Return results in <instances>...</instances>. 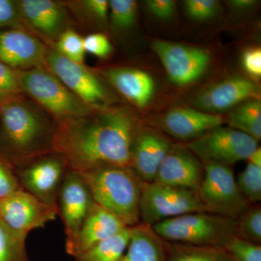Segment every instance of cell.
Returning a JSON list of instances; mask_svg holds the SVG:
<instances>
[{"label":"cell","mask_w":261,"mask_h":261,"mask_svg":"<svg viewBox=\"0 0 261 261\" xmlns=\"http://www.w3.org/2000/svg\"><path fill=\"white\" fill-rule=\"evenodd\" d=\"M55 123L54 152L68 169L82 173L102 166L130 168L139 128L127 110H95L87 116L55 119Z\"/></svg>","instance_id":"6da1fadb"},{"label":"cell","mask_w":261,"mask_h":261,"mask_svg":"<svg viewBox=\"0 0 261 261\" xmlns=\"http://www.w3.org/2000/svg\"><path fill=\"white\" fill-rule=\"evenodd\" d=\"M55 119L21 94L0 102V159L18 166L55 153Z\"/></svg>","instance_id":"7a4b0ae2"},{"label":"cell","mask_w":261,"mask_h":261,"mask_svg":"<svg viewBox=\"0 0 261 261\" xmlns=\"http://www.w3.org/2000/svg\"><path fill=\"white\" fill-rule=\"evenodd\" d=\"M80 173L96 204L119 218L127 226L140 224L144 182L132 168L102 166Z\"/></svg>","instance_id":"3957f363"},{"label":"cell","mask_w":261,"mask_h":261,"mask_svg":"<svg viewBox=\"0 0 261 261\" xmlns=\"http://www.w3.org/2000/svg\"><path fill=\"white\" fill-rule=\"evenodd\" d=\"M166 243L222 247L238 237L237 219L207 212L182 215L152 226Z\"/></svg>","instance_id":"277c9868"},{"label":"cell","mask_w":261,"mask_h":261,"mask_svg":"<svg viewBox=\"0 0 261 261\" xmlns=\"http://www.w3.org/2000/svg\"><path fill=\"white\" fill-rule=\"evenodd\" d=\"M16 72L23 94L54 119L87 116L97 110L81 100L44 66Z\"/></svg>","instance_id":"5b68a950"},{"label":"cell","mask_w":261,"mask_h":261,"mask_svg":"<svg viewBox=\"0 0 261 261\" xmlns=\"http://www.w3.org/2000/svg\"><path fill=\"white\" fill-rule=\"evenodd\" d=\"M197 189L198 196L207 213L238 219L250 204L239 190L231 166L207 163Z\"/></svg>","instance_id":"8992f818"},{"label":"cell","mask_w":261,"mask_h":261,"mask_svg":"<svg viewBox=\"0 0 261 261\" xmlns=\"http://www.w3.org/2000/svg\"><path fill=\"white\" fill-rule=\"evenodd\" d=\"M207 212L197 192L153 181L143 183L140 203L142 224L153 226L182 215Z\"/></svg>","instance_id":"52a82bcc"},{"label":"cell","mask_w":261,"mask_h":261,"mask_svg":"<svg viewBox=\"0 0 261 261\" xmlns=\"http://www.w3.org/2000/svg\"><path fill=\"white\" fill-rule=\"evenodd\" d=\"M186 146L203 165L219 163L231 166L247 160L258 147V140L231 127L219 126Z\"/></svg>","instance_id":"ba28073f"},{"label":"cell","mask_w":261,"mask_h":261,"mask_svg":"<svg viewBox=\"0 0 261 261\" xmlns=\"http://www.w3.org/2000/svg\"><path fill=\"white\" fill-rule=\"evenodd\" d=\"M45 68L91 108L103 109L111 102L109 92L97 75L84 64L65 58L53 45L49 47Z\"/></svg>","instance_id":"9c48e42d"},{"label":"cell","mask_w":261,"mask_h":261,"mask_svg":"<svg viewBox=\"0 0 261 261\" xmlns=\"http://www.w3.org/2000/svg\"><path fill=\"white\" fill-rule=\"evenodd\" d=\"M152 48L162 62L168 78L177 86L190 85L208 69L211 55L202 48L158 40Z\"/></svg>","instance_id":"30bf717a"},{"label":"cell","mask_w":261,"mask_h":261,"mask_svg":"<svg viewBox=\"0 0 261 261\" xmlns=\"http://www.w3.org/2000/svg\"><path fill=\"white\" fill-rule=\"evenodd\" d=\"M68 169L61 155L47 154L21 166L19 183L23 190L58 210V194Z\"/></svg>","instance_id":"8fae6325"},{"label":"cell","mask_w":261,"mask_h":261,"mask_svg":"<svg viewBox=\"0 0 261 261\" xmlns=\"http://www.w3.org/2000/svg\"><path fill=\"white\" fill-rule=\"evenodd\" d=\"M56 208L23 189L0 201V220L13 232L27 238L30 231L56 219Z\"/></svg>","instance_id":"7c38bea8"},{"label":"cell","mask_w":261,"mask_h":261,"mask_svg":"<svg viewBox=\"0 0 261 261\" xmlns=\"http://www.w3.org/2000/svg\"><path fill=\"white\" fill-rule=\"evenodd\" d=\"M94 203L92 194L82 175L68 169L58 197V214H61L64 224L66 245L76 238Z\"/></svg>","instance_id":"4fadbf2b"},{"label":"cell","mask_w":261,"mask_h":261,"mask_svg":"<svg viewBox=\"0 0 261 261\" xmlns=\"http://www.w3.org/2000/svg\"><path fill=\"white\" fill-rule=\"evenodd\" d=\"M20 15L25 29L36 37L53 45L70 27L66 7L51 0H20Z\"/></svg>","instance_id":"5bb4252c"},{"label":"cell","mask_w":261,"mask_h":261,"mask_svg":"<svg viewBox=\"0 0 261 261\" xmlns=\"http://www.w3.org/2000/svg\"><path fill=\"white\" fill-rule=\"evenodd\" d=\"M49 47L32 33L18 28L0 32V61L15 70L45 67Z\"/></svg>","instance_id":"9a60e30c"},{"label":"cell","mask_w":261,"mask_h":261,"mask_svg":"<svg viewBox=\"0 0 261 261\" xmlns=\"http://www.w3.org/2000/svg\"><path fill=\"white\" fill-rule=\"evenodd\" d=\"M203 176V164L186 145H172L154 181L196 192Z\"/></svg>","instance_id":"2e32d148"},{"label":"cell","mask_w":261,"mask_h":261,"mask_svg":"<svg viewBox=\"0 0 261 261\" xmlns=\"http://www.w3.org/2000/svg\"><path fill=\"white\" fill-rule=\"evenodd\" d=\"M257 91L251 81L241 76L230 77L202 91L196 96L193 104L199 111L217 114L255 99Z\"/></svg>","instance_id":"e0dca14e"},{"label":"cell","mask_w":261,"mask_h":261,"mask_svg":"<svg viewBox=\"0 0 261 261\" xmlns=\"http://www.w3.org/2000/svg\"><path fill=\"white\" fill-rule=\"evenodd\" d=\"M172 145L155 132L139 130L132 145L130 168L144 183L153 182Z\"/></svg>","instance_id":"ac0fdd59"},{"label":"cell","mask_w":261,"mask_h":261,"mask_svg":"<svg viewBox=\"0 0 261 261\" xmlns=\"http://www.w3.org/2000/svg\"><path fill=\"white\" fill-rule=\"evenodd\" d=\"M224 121V118L219 114L192 108H176L165 115L161 127L174 138L190 142L222 126Z\"/></svg>","instance_id":"d6986e66"},{"label":"cell","mask_w":261,"mask_h":261,"mask_svg":"<svg viewBox=\"0 0 261 261\" xmlns=\"http://www.w3.org/2000/svg\"><path fill=\"white\" fill-rule=\"evenodd\" d=\"M126 227L119 218L94 202L76 238L65 245L67 252L75 257Z\"/></svg>","instance_id":"ffe728a7"},{"label":"cell","mask_w":261,"mask_h":261,"mask_svg":"<svg viewBox=\"0 0 261 261\" xmlns=\"http://www.w3.org/2000/svg\"><path fill=\"white\" fill-rule=\"evenodd\" d=\"M104 74L122 96L139 107L147 106L155 92L153 78L144 70L115 68L106 70Z\"/></svg>","instance_id":"44dd1931"},{"label":"cell","mask_w":261,"mask_h":261,"mask_svg":"<svg viewBox=\"0 0 261 261\" xmlns=\"http://www.w3.org/2000/svg\"><path fill=\"white\" fill-rule=\"evenodd\" d=\"M166 243L152 226L140 223L130 227L129 243L119 261H167Z\"/></svg>","instance_id":"7402d4cb"},{"label":"cell","mask_w":261,"mask_h":261,"mask_svg":"<svg viewBox=\"0 0 261 261\" xmlns=\"http://www.w3.org/2000/svg\"><path fill=\"white\" fill-rule=\"evenodd\" d=\"M130 238V227L120 232L75 256L76 261H119L124 255Z\"/></svg>","instance_id":"603a6c76"},{"label":"cell","mask_w":261,"mask_h":261,"mask_svg":"<svg viewBox=\"0 0 261 261\" xmlns=\"http://www.w3.org/2000/svg\"><path fill=\"white\" fill-rule=\"evenodd\" d=\"M229 127L260 140L261 137V103L252 99L239 105L228 115Z\"/></svg>","instance_id":"cb8c5ba5"},{"label":"cell","mask_w":261,"mask_h":261,"mask_svg":"<svg viewBox=\"0 0 261 261\" xmlns=\"http://www.w3.org/2000/svg\"><path fill=\"white\" fill-rule=\"evenodd\" d=\"M166 247L167 261H233L222 247L173 243H166Z\"/></svg>","instance_id":"d4e9b609"},{"label":"cell","mask_w":261,"mask_h":261,"mask_svg":"<svg viewBox=\"0 0 261 261\" xmlns=\"http://www.w3.org/2000/svg\"><path fill=\"white\" fill-rule=\"evenodd\" d=\"M82 22L105 23L109 15L108 0H78L63 3Z\"/></svg>","instance_id":"484cf974"},{"label":"cell","mask_w":261,"mask_h":261,"mask_svg":"<svg viewBox=\"0 0 261 261\" xmlns=\"http://www.w3.org/2000/svg\"><path fill=\"white\" fill-rule=\"evenodd\" d=\"M25 240L0 220V261H27Z\"/></svg>","instance_id":"4316f807"},{"label":"cell","mask_w":261,"mask_h":261,"mask_svg":"<svg viewBox=\"0 0 261 261\" xmlns=\"http://www.w3.org/2000/svg\"><path fill=\"white\" fill-rule=\"evenodd\" d=\"M238 238L261 245V207L260 205L249 206L237 219Z\"/></svg>","instance_id":"83f0119b"},{"label":"cell","mask_w":261,"mask_h":261,"mask_svg":"<svg viewBox=\"0 0 261 261\" xmlns=\"http://www.w3.org/2000/svg\"><path fill=\"white\" fill-rule=\"evenodd\" d=\"M236 182L239 190L250 205L260 202V167L247 162L245 169L239 173Z\"/></svg>","instance_id":"f1b7e54d"},{"label":"cell","mask_w":261,"mask_h":261,"mask_svg":"<svg viewBox=\"0 0 261 261\" xmlns=\"http://www.w3.org/2000/svg\"><path fill=\"white\" fill-rule=\"evenodd\" d=\"M137 3L134 0H111L109 15L111 24L118 30H127L133 27L137 16Z\"/></svg>","instance_id":"f546056e"},{"label":"cell","mask_w":261,"mask_h":261,"mask_svg":"<svg viewBox=\"0 0 261 261\" xmlns=\"http://www.w3.org/2000/svg\"><path fill=\"white\" fill-rule=\"evenodd\" d=\"M53 46L58 53L70 61L84 64L86 53L84 38L73 29H68L63 33Z\"/></svg>","instance_id":"4dcf8cb0"},{"label":"cell","mask_w":261,"mask_h":261,"mask_svg":"<svg viewBox=\"0 0 261 261\" xmlns=\"http://www.w3.org/2000/svg\"><path fill=\"white\" fill-rule=\"evenodd\" d=\"M233 261H261V245L235 237L224 247Z\"/></svg>","instance_id":"1f68e13d"},{"label":"cell","mask_w":261,"mask_h":261,"mask_svg":"<svg viewBox=\"0 0 261 261\" xmlns=\"http://www.w3.org/2000/svg\"><path fill=\"white\" fill-rule=\"evenodd\" d=\"M6 28L27 31L20 15L19 1L17 0H0V32Z\"/></svg>","instance_id":"d6a6232c"},{"label":"cell","mask_w":261,"mask_h":261,"mask_svg":"<svg viewBox=\"0 0 261 261\" xmlns=\"http://www.w3.org/2000/svg\"><path fill=\"white\" fill-rule=\"evenodd\" d=\"M21 94L16 70L0 61V102Z\"/></svg>","instance_id":"836d02e7"},{"label":"cell","mask_w":261,"mask_h":261,"mask_svg":"<svg viewBox=\"0 0 261 261\" xmlns=\"http://www.w3.org/2000/svg\"><path fill=\"white\" fill-rule=\"evenodd\" d=\"M187 14L196 20H205L214 17L220 10L219 2L215 0H187Z\"/></svg>","instance_id":"e575fe53"},{"label":"cell","mask_w":261,"mask_h":261,"mask_svg":"<svg viewBox=\"0 0 261 261\" xmlns=\"http://www.w3.org/2000/svg\"><path fill=\"white\" fill-rule=\"evenodd\" d=\"M84 50L98 58H106L112 53L113 47L108 38L101 33H94L84 37Z\"/></svg>","instance_id":"d590c367"},{"label":"cell","mask_w":261,"mask_h":261,"mask_svg":"<svg viewBox=\"0 0 261 261\" xmlns=\"http://www.w3.org/2000/svg\"><path fill=\"white\" fill-rule=\"evenodd\" d=\"M22 189L18 178L12 172L8 163L0 159V201Z\"/></svg>","instance_id":"8d00e7d4"},{"label":"cell","mask_w":261,"mask_h":261,"mask_svg":"<svg viewBox=\"0 0 261 261\" xmlns=\"http://www.w3.org/2000/svg\"><path fill=\"white\" fill-rule=\"evenodd\" d=\"M146 5L149 11L161 20L172 18L176 10V3L173 0H149Z\"/></svg>","instance_id":"74e56055"},{"label":"cell","mask_w":261,"mask_h":261,"mask_svg":"<svg viewBox=\"0 0 261 261\" xmlns=\"http://www.w3.org/2000/svg\"><path fill=\"white\" fill-rule=\"evenodd\" d=\"M243 68L247 73L254 77L261 75V50L260 48H251L244 53L243 56Z\"/></svg>","instance_id":"f35d334b"},{"label":"cell","mask_w":261,"mask_h":261,"mask_svg":"<svg viewBox=\"0 0 261 261\" xmlns=\"http://www.w3.org/2000/svg\"><path fill=\"white\" fill-rule=\"evenodd\" d=\"M255 3L253 0H233L230 2V4L236 9H247L255 5Z\"/></svg>","instance_id":"ab89813d"},{"label":"cell","mask_w":261,"mask_h":261,"mask_svg":"<svg viewBox=\"0 0 261 261\" xmlns=\"http://www.w3.org/2000/svg\"><path fill=\"white\" fill-rule=\"evenodd\" d=\"M248 163L252 165L261 168V149L260 147H257L252 152V153L249 156L247 160Z\"/></svg>","instance_id":"60d3db41"}]
</instances>
